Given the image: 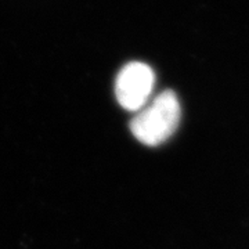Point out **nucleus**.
Instances as JSON below:
<instances>
[{"label": "nucleus", "mask_w": 249, "mask_h": 249, "mask_svg": "<svg viewBox=\"0 0 249 249\" xmlns=\"http://www.w3.org/2000/svg\"><path fill=\"white\" fill-rule=\"evenodd\" d=\"M181 115L180 101L175 91L165 90L144 106L130 122L133 136L145 145H160L178 129Z\"/></svg>", "instance_id": "obj_1"}, {"label": "nucleus", "mask_w": 249, "mask_h": 249, "mask_svg": "<svg viewBox=\"0 0 249 249\" xmlns=\"http://www.w3.org/2000/svg\"><path fill=\"white\" fill-rule=\"evenodd\" d=\"M155 75L144 62L126 64L115 80V96L118 103L127 111L142 109L151 96Z\"/></svg>", "instance_id": "obj_2"}]
</instances>
